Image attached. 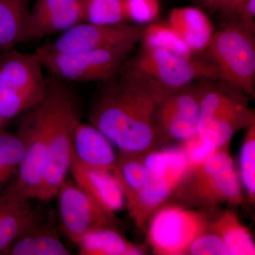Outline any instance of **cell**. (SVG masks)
Returning a JSON list of instances; mask_svg holds the SVG:
<instances>
[{
    "label": "cell",
    "instance_id": "cell-1",
    "mask_svg": "<svg viewBox=\"0 0 255 255\" xmlns=\"http://www.w3.org/2000/svg\"><path fill=\"white\" fill-rule=\"evenodd\" d=\"M128 60L115 76L99 83L89 110V123L119 152L144 155L158 147L156 113L167 90Z\"/></svg>",
    "mask_w": 255,
    "mask_h": 255
},
{
    "label": "cell",
    "instance_id": "cell-2",
    "mask_svg": "<svg viewBox=\"0 0 255 255\" xmlns=\"http://www.w3.org/2000/svg\"><path fill=\"white\" fill-rule=\"evenodd\" d=\"M46 97L49 114V137L46 170L37 200L55 199L68 178L73 159V137L82 122L81 102L74 84L46 74Z\"/></svg>",
    "mask_w": 255,
    "mask_h": 255
},
{
    "label": "cell",
    "instance_id": "cell-3",
    "mask_svg": "<svg viewBox=\"0 0 255 255\" xmlns=\"http://www.w3.org/2000/svg\"><path fill=\"white\" fill-rule=\"evenodd\" d=\"M243 189L228 145L189 168L169 201L193 209L216 210L224 204L241 205L244 201Z\"/></svg>",
    "mask_w": 255,
    "mask_h": 255
},
{
    "label": "cell",
    "instance_id": "cell-4",
    "mask_svg": "<svg viewBox=\"0 0 255 255\" xmlns=\"http://www.w3.org/2000/svg\"><path fill=\"white\" fill-rule=\"evenodd\" d=\"M216 80H199L200 101L198 135L209 145L220 148L230 145L233 135L255 123L248 96Z\"/></svg>",
    "mask_w": 255,
    "mask_h": 255
},
{
    "label": "cell",
    "instance_id": "cell-5",
    "mask_svg": "<svg viewBox=\"0 0 255 255\" xmlns=\"http://www.w3.org/2000/svg\"><path fill=\"white\" fill-rule=\"evenodd\" d=\"M44 70L35 53L14 48L0 54V118L6 125L43 100Z\"/></svg>",
    "mask_w": 255,
    "mask_h": 255
},
{
    "label": "cell",
    "instance_id": "cell-6",
    "mask_svg": "<svg viewBox=\"0 0 255 255\" xmlns=\"http://www.w3.org/2000/svg\"><path fill=\"white\" fill-rule=\"evenodd\" d=\"M206 50L220 81L248 97H255V31L231 19L229 24L213 34Z\"/></svg>",
    "mask_w": 255,
    "mask_h": 255
},
{
    "label": "cell",
    "instance_id": "cell-7",
    "mask_svg": "<svg viewBox=\"0 0 255 255\" xmlns=\"http://www.w3.org/2000/svg\"><path fill=\"white\" fill-rule=\"evenodd\" d=\"M217 211L166 203L152 215L145 229L154 254L188 255L193 242L209 231L210 222Z\"/></svg>",
    "mask_w": 255,
    "mask_h": 255
},
{
    "label": "cell",
    "instance_id": "cell-8",
    "mask_svg": "<svg viewBox=\"0 0 255 255\" xmlns=\"http://www.w3.org/2000/svg\"><path fill=\"white\" fill-rule=\"evenodd\" d=\"M18 117L16 132L24 142V153L16 177L6 189L33 200L38 197L46 170L49 137L46 94L41 102Z\"/></svg>",
    "mask_w": 255,
    "mask_h": 255
},
{
    "label": "cell",
    "instance_id": "cell-9",
    "mask_svg": "<svg viewBox=\"0 0 255 255\" xmlns=\"http://www.w3.org/2000/svg\"><path fill=\"white\" fill-rule=\"evenodd\" d=\"M137 43L78 52L55 53L37 48L38 55L47 73L70 83L105 82L113 78L130 58Z\"/></svg>",
    "mask_w": 255,
    "mask_h": 255
},
{
    "label": "cell",
    "instance_id": "cell-10",
    "mask_svg": "<svg viewBox=\"0 0 255 255\" xmlns=\"http://www.w3.org/2000/svg\"><path fill=\"white\" fill-rule=\"evenodd\" d=\"M128 63L166 90H176L196 81L219 80L211 62L180 56L159 48L142 46Z\"/></svg>",
    "mask_w": 255,
    "mask_h": 255
},
{
    "label": "cell",
    "instance_id": "cell-11",
    "mask_svg": "<svg viewBox=\"0 0 255 255\" xmlns=\"http://www.w3.org/2000/svg\"><path fill=\"white\" fill-rule=\"evenodd\" d=\"M55 198L60 231L74 245L96 230L117 228L116 215L104 209L73 179L67 178Z\"/></svg>",
    "mask_w": 255,
    "mask_h": 255
},
{
    "label": "cell",
    "instance_id": "cell-12",
    "mask_svg": "<svg viewBox=\"0 0 255 255\" xmlns=\"http://www.w3.org/2000/svg\"><path fill=\"white\" fill-rule=\"evenodd\" d=\"M200 101L197 83L167 90L156 113L157 145L182 142L198 134Z\"/></svg>",
    "mask_w": 255,
    "mask_h": 255
},
{
    "label": "cell",
    "instance_id": "cell-13",
    "mask_svg": "<svg viewBox=\"0 0 255 255\" xmlns=\"http://www.w3.org/2000/svg\"><path fill=\"white\" fill-rule=\"evenodd\" d=\"M144 28L128 23L105 25L81 22L61 33L53 41L41 46L55 53H73L138 43Z\"/></svg>",
    "mask_w": 255,
    "mask_h": 255
},
{
    "label": "cell",
    "instance_id": "cell-14",
    "mask_svg": "<svg viewBox=\"0 0 255 255\" xmlns=\"http://www.w3.org/2000/svg\"><path fill=\"white\" fill-rule=\"evenodd\" d=\"M81 22L80 0H35L25 22L21 43L63 33Z\"/></svg>",
    "mask_w": 255,
    "mask_h": 255
},
{
    "label": "cell",
    "instance_id": "cell-15",
    "mask_svg": "<svg viewBox=\"0 0 255 255\" xmlns=\"http://www.w3.org/2000/svg\"><path fill=\"white\" fill-rule=\"evenodd\" d=\"M57 211L50 210L16 238L1 255H69L59 234Z\"/></svg>",
    "mask_w": 255,
    "mask_h": 255
},
{
    "label": "cell",
    "instance_id": "cell-16",
    "mask_svg": "<svg viewBox=\"0 0 255 255\" xmlns=\"http://www.w3.org/2000/svg\"><path fill=\"white\" fill-rule=\"evenodd\" d=\"M73 158L87 167L110 172L117 181L121 178L115 147L91 124L81 122L75 129Z\"/></svg>",
    "mask_w": 255,
    "mask_h": 255
},
{
    "label": "cell",
    "instance_id": "cell-17",
    "mask_svg": "<svg viewBox=\"0 0 255 255\" xmlns=\"http://www.w3.org/2000/svg\"><path fill=\"white\" fill-rule=\"evenodd\" d=\"M70 173L74 182L109 212L115 214L126 206L122 188L110 172L87 167L73 158Z\"/></svg>",
    "mask_w": 255,
    "mask_h": 255
},
{
    "label": "cell",
    "instance_id": "cell-18",
    "mask_svg": "<svg viewBox=\"0 0 255 255\" xmlns=\"http://www.w3.org/2000/svg\"><path fill=\"white\" fill-rule=\"evenodd\" d=\"M42 215L33 208L31 199L8 189L0 194V255Z\"/></svg>",
    "mask_w": 255,
    "mask_h": 255
},
{
    "label": "cell",
    "instance_id": "cell-19",
    "mask_svg": "<svg viewBox=\"0 0 255 255\" xmlns=\"http://www.w3.org/2000/svg\"><path fill=\"white\" fill-rule=\"evenodd\" d=\"M167 22L194 53L206 50L214 33L208 16L192 6L172 9Z\"/></svg>",
    "mask_w": 255,
    "mask_h": 255
},
{
    "label": "cell",
    "instance_id": "cell-20",
    "mask_svg": "<svg viewBox=\"0 0 255 255\" xmlns=\"http://www.w3.org/2000/svg\"><path fill=\"white\" fill-rule=\"evenodd\" d=\"M209 231L222 240L229 255H255L253 235L232 210L218 211L210 222Z\"/></svg>",
    "mask_w": 255,
    "mask_h": 255
},
{
    "label": "cell",
    "instance_id": "cell-21",
    "mask_svg": "<svg viewBox=\"0 0 255 255\" xmlns=\"http://www.w3.org/2000/svg\"><path fill=\"white\" fill-rule=\"evenodd\" d=\"M81 255H142L141 247L124 237L117 228H104L88 233L77 245Z\"/></svg>",
    "mask_w": 255,
    "mask_h": 255
},
{
    "label": "cell",
    "instance_id": "cell-22",
    "mask_svg": "<svg viewBox=\"0 0 255 255\" xmlns=\"http://www.w3.org/2000/svg\"><path fill=\"white\" fill-rule=\"evenodd\" d=\"M32 0H0V54L21 43Z\"/></svg>",
    "mask_w": 255,
    "mask_h": 255
},
{
    "label": "cell",
    "instance_id": "cell-23",
    "mask_svg": "<svg viewBox=\"0 0 255 255\" xmlns=\"http://www.w3.org/2000/svg\"><path fill=\"white\" fill-rule=\"evenodd\" d=\"M24 153V142L17 132L0 131V194L14 180Z\"/></svg>",
    "mask_w": 255,
    "mask_h": 255
},
{
    "label": "cell",
    "instance_id": "cell-24",
    "mask_svg": "<svg viewBox=\"0 0 255 255\" xmlns=\"http://www.w3.org/2000/svg\"><path fill=\"white\" fill-rule=\"evenodd\" d=\"M143 155L118 153V165L122 175V188L126 204L141 192L150 182V174L145 164Z\"/></svg>",
    "mask_w": 255,
    "mask_h": 255
},
{
    "label": "cell",
    "instance_id": "cell-25",
    "mask_svg": "<svg viewBox=\"0 0 255 255\" xmlns=\"http://www.w3.org/2000/svg\"><path fill=\"white\" fill-rule=\"evenodd\" d=\"M140 42L142 46L167 50L186 58H191L194 53L168 22L151 23L144 28Z\"/></svg>",
    "mask_w": 255,
    "mask_h": 255
},
{
    "label": "cell",
    "instance_id": "cell-26",
    "mask_svg": "<svg viewBox=\"0 0 255 255\" xmlns=\"http://www.w3.org/2000/svg\"><path fill=\"white\" fill-rule=\"evenodd\" d=\"M83 22L113 25L128 23L124 0H80Z\"/></svg>",
    "mask_w": 255,
    "mask_h": 255
},
{
    "label": "cell",
    "instance_id": "cell-27",
    "mask_svg": "<svg viewBox=\"0 0 255 255\" xmlns=\"http://www.w3.org/2000/svg\"><path fill=\"white\" fill-rule=\"evenodd\" d=\"M240 179L252 204L255 201V123L248 128L240 154Z\"/></svg>",
    "mask_w": 255,
    "mask_h": 255
},
{
    "label": "cell",
    "instance_id": "cell-28",
    "mask_svg": "<svg viewBox=\"0 0 255 255\" xmlns=\"http://www.w3.org/2000/svg\"><path fill=\"white\" fill-rule=\"evenodd\" d=\"M128 21L135 23H151L160 14L159 0H124Z\"/></svg>",
    "mask_w": 255,
    "mask_h": 255
},
{
    "label": "cell",
    "instance_id": "cell-29",
    "mask_svg": "<svg viewBox=\"0 0 255 255\" xmlns=\"http://www.w3.org/2000/svg\"><path fill=\"white\" fill-rule=\"evenodd\" d=\"M189 168L199 165L211 157L218 149L204 142L199 135L181 142Z\"/></svg>",
    "mask_w": 255,
    "mask_h": 255
},
{
    "label": "cell",
    "instance_id": "cell-30",
    "mask_svg": "<svg viewBox=\"0 0 255 255\" xmlns=\"http://www.w3.org/2000/svg\"><path fill=\"white\" fill-rule=\"evenodd\" d=\"M188 255H229L222 240L215 233L208 231L193 242Z\"/></svg>",
    "mask_w": 255,
    "mask_h": 255
},
{
    "label": "cell",
    "instance_id": "cell-31",
    "mask_svg": "<svg viewBox=\"0 0 255 255\" xmlns=\"http://www.w3.org/2000/svg\"><path fill=\"white\" fill-rule=\"evenodd\" d=\"M238 21L255 31V0H247L238 8L231 19Z\"/></svg>",
    "mask_w": 255,
    "mask_h": 255
},
{
    "label": "cell",
    "instance_id": "cell-32",
    "mask_svg": "<svg viewBox=\"0 0 255 255\" xmlns=\"http://www.w3.org/2000/svg\"><path fill=\"white\" fill-rule=\"evenodd\" d=\"M246 1L247 0H225L219 9L220 12L223 18L230 20L238 8Z\"/></svg>",
    "mask_w": 255,
    "mask_h": 255
},
{
    "label": "cell",
    "instance_id": "cell-33",
    "mask_svg": "<svg viewBox=\"0 0 255 255\" xmlns=\"http://www.w3.org/2000/svg\"><path fill=\"white\" fill-rule=\"evenodd\" d=\"M224 1L225 0H202L203 2L212 10H219Z\"/></svg>",
    "mask_w": 255,
    "mask_h": 255
},
{
    "label": "cell",
    "instance_id": "cell-34",
    "mask_svg": "<svg viewBox=\"0 0 255 255\" xmlns=\"http://www.w3.org/2000/svg\"><path fill=\"white\" fill-rule=\"evenodd\" d=\"M6 127V124H5L2 120H1V118H0V131H1V130H4Z\"/></svg>",
    "mask_w": 255,
    "mask_h": 255
}]
</instances>
